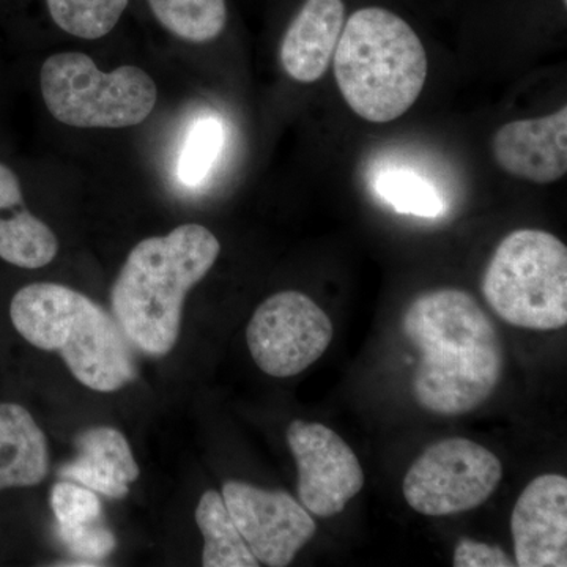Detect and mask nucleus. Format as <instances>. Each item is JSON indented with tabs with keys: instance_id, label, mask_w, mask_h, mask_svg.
<instances>
[{
	"instance_id": "nucleus-1",
	"label": "nucleus",
	"mask_w": 567,
	"mask_h": 567,
	"mask_svg": "<svg viewBox=\"0 0 567 567\" xmlns=\"http://www.w3.org/2000/svg\"><path fill=\"white\" fill-rule=\"evenodd\" d=\"M402 330L420 360L413 375L417 404L442 416L473 412L502 380V339L468 292L436 289L406 306Z\"/></svg>"
},
{
	"instance_id": "nucleus-2",
	"label": "nucleus",
	"mask_w": 567,
	"mask_h": 567,
	"mask_svg": "<svg viewBox=\"0 0 567 567\" xmlns=\"http://www.w3.org/2000/svg\"><path fill=\"white\" fill-rule=\"evenodd\" d=\"M219 252L218 238L200 224H183L134 246L111 292L125 338L152 357L169 353L181 333L186 295L208 275Z\"/></svg>"
},
{
	"instance_id": "nucleus-3",
	"label": "nucleus",
	"mask_w": 567,
	"mask_h": 567,
	"mask_svg": "<svg viewBox=\"0 0 567 567\" xmlns=\"http://www.w3.org/2000/svg\"><path fill=\"white\" fill-rule=\"evenodd\" d=\"M333 59L346 103L372 123L402 117L420 99L427 78L423 41L409 22L382 7L354 11Z\"/></svg>"
},
{
	"instance_id": "nucleus-4",
	"label": "nucleus",
	"mask_w": 567,
	"mask_h": 567,
	"mask_svg": "<svg viewBox=\"0 0 567 567\" xmlns=\"http://www.w3.org/2000/svg\"><path fill=\"white\" fill-rule=\"evenodd\" d=\"M10 317L25 341L61 354L82 385L112 393L137 374L118 323L70 287L51 282L22 287L11 300Z\"/></svg>"
},
{
	"instance_id": "nucleus-5",
	"label": "nucleus",
	"mask_w": 567,
	"mask_h": 567,
	"mask_svg": "<svg viewBox=\"0 0 567 567\" xmlns=\"http://www.w3.org/2000/svg\"><path fill=\"white\" fill-rule=\"evenodd\" d=\"M484 298L513 327L561 330L567 324V248L546 230H514L484 271Z\"/></svg>"
},
{
	"instance_id": "nucleus-6",
	"label": "nucleus",
	"mask_w": 567,
	"mask_h": 567,
	"mask_svg": "<svg viewBox=\"0 0 567 567\" xmlns=\"http://www.w3.org/2000/svg\"><path fill=\"white\" fill-rule=\"evenodd\" d=\"M40 87L55 121L74 128H128L147 121L158 91L151 74L123 65L103 73L82 52H61L41 65Z\"/></svg>"
},
{
	"instance_id": "nucleus-7",
	"label": "nucleus",
	"mask_w": 567,
	"mask_h": 567,
	"mask_svg": "<svg viewBox=\"0 0 567 567\" xmlns=\"http://www.w3.org/2000/svg\"><path fill=\"white\" fill-rule=\"evenodd\" d=\"M502 476V462L491 450L454 436L429 446L410 466L405 502L423 516L466 513L494 494Z\"/></svg>"
},
{
	"instance_id": "nucleus-8",
	"label": "nucleus",
	"mask_w": 567,
	"mask_h": 567,
	"mask_svg": "<svg viewBox=\"0 0 567 567\" xmlns=\"http://www.w3.org/2000/svg\"><path fill=\"white\" fill-rule=\"evenodd\" d=\"M333 334V322L312 298L286 290L271 295L256 309L246 341L254 363L265 374L286 379L315 364Z\"/></svg>"
},
{
	"instance_id": "nucleus-9",
	"label": "nucleus",
	"mask_w": 567,
	"mask_h": 567,
	"mask_svg": "<svg viewBox=\"0 0 567 567\" xmlns=\"http://www.w3.org/2000/svg\"><path fill=\"white\" fill-rule=\"evenodd\" d=\"M223 498L246 546L260 565L289 566L315 537V518L292 495L227 481Z\"/></svg>"
},
{
	"instance_id": "nucleus-10",
	"label": "nucleus",
	"mask_w": 567,
	"mask_h": 567,
	"mask_svg": "<svg viewBox=\"0 0 567 567\" xmlns=\"http://www.w3.org/2000/svg\"><path fill=\"white\" fill-rule=\"evenodd\" d=\"M287 443L298 466V498L309 514L333 517L364 486V473L352 447L320 423L295 420Z\"/></svg>"
},
{
	"instance_id": "nucleus-11",
	"label": "nucleus",
	"mask_w": 567,
	"mask_h": 567,
	"mask_svg": "<svg viewBox=\"0 0 567 567\" xmlns=\"http://www.w3.org/2000/svg\"><path fill=\"white\" fill-rule=\"evenodd\" d=\"M516 566H567L566 476H537L518 496L511 516Z\"/></svg>"
},
{
	"instance_id": "nucleus-12",
	"label": "nucleus",
	"mask_w": 567,
	"mask_h": 567,
	"mask_svg": "<svg viewBox=\"0 0 567 567\" xmlns=\"http://www.w3.org/2000/svg\"><path fill=\"white\" fill-rule=\"evenodd\" d=\"M492 152L498 166L520 181L536 185L559 181L567 173V107L499 126Z\"/></svg>"
},
{
	"instance_id": "nucleus-13",
	"label": "nucleus",
	"mask_w": 567,
	"mask_h": 567,
	"mask_svg": "<svg viewBox=\"0 0 567 567\" xmlns=\"http://www.w3.org/2000/svg\"><path fill=\"white\" fill-rule=\"evenodd\" d=\"M346 24L342 0H306L284 33L279 59L293 81L322 80Z\"/></svg>"
},
{
	"instance_id": "nucleus-14",
	"label": "nucleus",
	"mask_w": 567,
	"mask_h": 567,
	"mask_svg": "<svg viewBox=\"0 0 567 567\" xmlns=\"http://www.w3.org/2000/svg\"><path fill=\"white\" fill-rule=\"evenodd\" d=\"M80 456L61 466L59 476L76 481L111 498L128 495V484L140 477V466L128 442L117 429L93 427L76 440Z\"/></svg>"
},
{
	"instance_id": "nucleus-15",
	"label": "nucleus",
	"mask_w": 567,
	"mask_h": 567,
	"mask_svg": "<svg viewBox=\"0 0 567 567\" xmlns=\"http://www.w3.org/2000/svg\"><path fill=\"white\" fill-rule=\"evenodd\" d=\"M47 436L24 406L0 404V491L32 487L48 475Z\"/></svg>"
},
{
	"instance_id": "nucleus-16",
	"label": "nucleus",
	"mask_w": 567,
	"mask_h": 567,
	"mask_svg": "<svg viewBox=\"0 0 567 567\" xmlns=\"http://www.w3.org/2000/svg\"><path fill=\"white\" fill-rule=\"evenodd\" d=\"M58 251V237L25 208L24 197L0 205V259L35 270L51 264Z\"/></svg>"
},
{
	"instance_id": "nucleus-17",
	"label": "nucleus",
	"mask_w": 567,
	"mask_h": 567,
	"mask_svg": "<svg viewBox=\"0 0 567 567\" xmlns=\"http://www.w3.org/2000/svg\"><path fill=\"white\" fill-rule=\"evenodd\" d=\"M196 524L204 536L205 567H257L260 563L246 546L221 494L207 491L196 509Z\"/></svg>"
},
{
	"instance_id": "nucleus-18",
	"label": "nucleus",
	"mask_w": 567,
	"mask_h": 567,
	"mask_svg": "<svg viewBox=\"0 0 567 567\" xmlns=\"http://www.w3.org/2000/svg\"><path fill=\"white\" fill-rule=\"evenodd\" d=\"M148 6L167 32L189 43H208L226 28V0H148Z\"/></svg>"
},
{
	"instance_id": "nucleus-19",
	"label": "nucleus",
	"mask_w": 567,
	"mask_h": 567,
	"mask_svg": "<svg viewBox=\"0 0 567 567\" xmlns=\"http://www.w3.org/2000/svg\"><path fill=\"white\" fill-rule=\"evenodd\" d=\"M130 0H47L52 21L82 40L106 37L121 21Z\"/></svg>"
},
{
	"instance_id": "nucleus-20",
	"label": "nucleus",
	"mask_w": 567,
	"mask_h": 567,
	"mask_svg": "<svg viewBox=\"0 0 567 567\" xmlns=\"http://www.w3.org/2000/svg\"><path fill=\"white\" fill-rule=\"evenodd\" d=\"M377 196L395 212L420 218H436L445 212L443 197L434 183L409 169L383 171L375 178Z\"/></svg>"
},
{
	"instance_id": "nucleus-21",
	"label": "nucleus",
	"mask_w": 567,
	"mask_h": 567,
	"mask_svg": "<svg viewBox=\"0 0 567 567\" xmlns=\"http://www.w3.org/2000/svg\"><path fill=\"white\" fill-rule=\"evenodd\" d=\"M224 142L221 122L216 117L199 118L188 133L178 159V178L185 185H199L218 159Z\"/></svg>"
},
{
	"instance_id": "nucleus-22",
	"label": "nucleus",
	"mask_w": 567,
	"mask_h": 567,
	"mask_svg": "<svg viewBox=\"0 0 567 567\" xmlns=\"http://www.w3.org/2000/svg\"><path fill=\"white\" fill-rule=\"evenodd\" d=\"M51 507L58 525L87 524L102 516V503L91 488L59 483L51 491Z\"/></svg>"
},
{
	"instance_id": "nucleus-23",
	"label": "nucleus",
	"mask_w": 567,
	"mask_h": 567,
	"mask_svg": "<svg viewBox=\"0 0 567 567\" xmlns=\"http://www.w3.org/2000/svg\"><path fill=\"white\" fill-rule=\"evenodd\" d=\"M59 535L71 554L93 561L103 559L114 550L115 537L102 522L93 520L87 524L58 525Z\"/></svg>"
},
{
	"instance_id": "nucleus-24",
	"label": "nucleus",
	"mask_w": 567,
	"mask_h": 567,
	"mask_svg": "<svg viewBox=\"0 0 567 567\" xmlns=\"http://www.w3.org/2000/svg\"><path fill=\"white\" fill-rule=\"evenodd\" d=\"M453 565L456 567H513L516 566V561L507 557L499 547L464 537L458 540Z\"/></svg>"
},
{
	"instance_id": "nucleus-25",
	"label": "nucleus",
	"mask_w": 567,
	"mask_h": 567,
	"mask_svg": "<svg viewBox=\"0 0 567 567\" xmlns=\"http://www.w3.org/2000/svg\"><path fill=\"white\" fill-rule=\"evenodd\" d=\"M563 2H565V6H567V0H563Z\"/></svg>"
}]
</instances>
